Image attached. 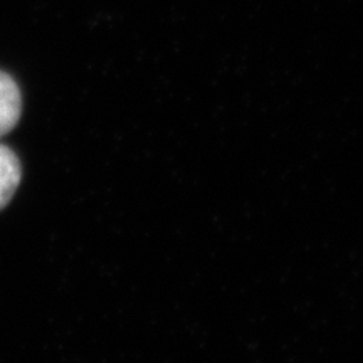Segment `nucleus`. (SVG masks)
I'll list each match as a JSON object with an SVG mask.
<instances>
[{
	"label": "nucleus",
	"mask_w": 363,
	"mask_h": 363,
	"mask_svg": "<svg viewBox=\"0 0 363 363\" xmlns=\"http://www.w3.org/2000/svg\"><path fill=\"white\" fill-rule=\"evenodd\" d=\"M21 177L19 158L6 145H0V211L11 202L21 184Z\"/></svg>",
	"instance_id": "2"
},
{
	"label": "nucleus",
	"mask_w": 363,
	"mask_h": 363,
	"mask_svg": "<svg viewBox=\"0 0 363 363\" xmlns=\"http://www.w3.org/2000/svg\"><path fill=\"white\" fill-rule=\"evenodd\" d=\"M21 113L22 96L19 86L7 72L0 71V136L16 128Z\"/></svg>",
	"instance_id": "1"
}]
</instances>
